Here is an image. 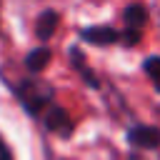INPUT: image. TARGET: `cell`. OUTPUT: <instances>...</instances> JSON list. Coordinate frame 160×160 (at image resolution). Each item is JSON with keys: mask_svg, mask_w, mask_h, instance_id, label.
Wrapping results in <instances>:
<instances>
[{"mask_svg": "<svg viewBox=\"0 0 160 160\" xmlns=\"http://www.w3.org/2000/svg\"><path fill=\"white\" fill-rule=\"evenodd\" d=\"M18 98L20 102L28 108V112L32 115H40L48 110V105L52 102V90L42 82H22L18 88Z\"/></svg>", "mask_w": 160, "mask_h": 160, "instance_id": "cell-1", "label": "cell"}, {"mask_svg": "<svg viewBox=\"0 0 160 160\" xmlns=\"http://www.w3.org/2000/svg\"><path fill=\"white\" fill-rule=\"evenodd\" d=\"M122 18H125V30H122L120 40H125L128 45H132V42L140 40V32H142V25L148 20V12H145L142 5H128V10L122 12Z\"/></svg>", "mask_w": 160, "mask_h": 160, "instance_id": "cell-2", "label": "cell"}, {"mask_svg": "<svg viewBox=\"0 0 160 160\" xmlns=\"http://www.w3.org/2000/svg\"><path fill=\"white\" fill-rule=\"evenodd\" d=\"M128 140L135 145V148H158L160 145V130L158 128H150V125H138L128 132Z\"/></svg>", "mask_w": 160, "mask_h": 160, "instance_id": "cell-3", "label": "cell"}, {"mask_svg": "<svg viewBox=\"0 0 160 160\" xmlns=\"http://www.w3.org/2000/svg\"><path fill=\"white\" fill-rule=\"evenodd\" d=\"M80 35H82L85 42H92V45H110V42H118V40L122 38V30L118 32L115 28H85Z\"/></svg>", "mask_w": 160, "mask_h": 160, "instance_id": "cell-4", "label": "cell"}, {"mask_svg": "<svg viewBox=\"0 0 160 160\" xmlns=\"http://www.w3.org/2000/svg\"><path fill=\"white\" fill-rule=\"evenodd\" d=\"M45 125H48L52 132H60V135H70V130H72V120H70V115H68L62 108H50V110H45Z\"/></svg>", "mask_w": 160, "mask_h": 160, "instance_id": "cell-5", "label": "cell"}, {"mask_svg": "<svg viewBox=\"0 0 160 160\" xmlns=\"http://www.w3.org/2000/svg\"><path fill=\"white\" fill-rule=\"evenodd\" d=\"M58 22H60V15L55 12V10H45L40 18H38V38L40 40H50L52 38V32H55V28H58Z\"/></svg>", "mask_w": 160, "mask_h": 160, "instance_id": "cell-6", "label": "cell"}, {"mask_svg": "<svg viewBox=\"0 0 160 160\" xmlns=\"http://www.w3.org/2000/svg\"><path fill=\"white\" fill-rule=\"evenodd\" d=\"M48 62H50V50H48V48H38V50H32V52L25 58V68H28L30 72H40Z\"/></svg>", "mask_w": 160, "mask_h": 160, "instance_id": "cell-7", "label": "cell"}, {"mask_svg": "<svg viewBox=\"0 0 160 160\" xmlns=\"http://www.w3.org/2000/svg\"><path fill=\"white\" fill-rule=\"evenodd\" d=\"M145 72L150 75V80H152L155 88L160 90V58H148V60H145Z\"/></svg>", "mask_w": 160, "mask_h": 160, "instance_id": "cell-8", "label": "cell"}, {"mask_svg": "<svg viewBox=\"0 0 160 160\" xmlns=\"http://www.w3.org/2000/svg\"><path fill=\"white\" fill-rule=\"evenodd\" d=\"M0 160H10V152H8V148H5L2 140H0Z\"/></svg>", "mask_w": 160, "mask_h": 160, "instance_id": "cell-9", "label": "cell"}]
</instances>
